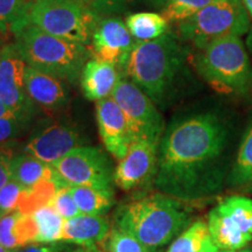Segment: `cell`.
<instances>
[{
	"label": "cell",
	"instance_id": "6da1fadb",
	"mask_svg": "<svg viewBox=\"0 0 252 252\" xmlns=\"http://www.w3.org/2000/svg\"><path fill=\"white\" fill-rule=\"evenodd\" d=\"M228 141V126L216 113L172 123L159 144L156 187L185 203L219 195L231 169L224 160Z\"/></svg>",
	"mask_w": 252,
	"mask_h": 252
},
{
	"label": "cell",
	"instance_id": "7a4b0ae2",
	"mask_svg": "<svg viewBox=\"0 0 252 252\" xmlns=\"http://www.w3.org/2000/svg\"><path fill=\"white\" fill-rule=\"evenodd\" d=\"M116 226L130 232L153 252L172 243L190 223L185 202L162 193L145 196L121 206Z\"/></svg>",
	"mask_w": 252,
	"mask_h": 252
},
{
	"label": "cell",
	"instance_id": "3957f363",
	"mask_svg": "<svg viewBox=\"0 0 252 252\" xmlns=\"http://www.w3.org/2000/svg\"><path fill=\"white\" fill-rule=\"evenodd\" d=\"M15 47L30 67L60 80L75 82L89 58V49L82 43L61 39L31 24L14 30Z\"/></svg>",
	"mask_w": 252,
	"mask_h": 252
},
{
	"label": "cell",
	"instance_id": "277c9868",
	"mask_svg": "<svg viewBox=\"0 0 252 252\" xmlns=\"http://www.w3.org/2000/svg\"><path fill=\"white\" fill-rule=\"evenodd\" d=\"M182 62V52L171 34L135 42L124 68L126 75L154 103H162Z\"/></svg>",
	"mask_w": 252,
	"mask_h": 252
},
{
	"label": "cell",
	"instance_id": "5b68a950",
	"mask_svg": "<svg viewBox=\"0 0 252 252\" xmlns=\"http://www.w3.org/2000/svg\"><path fill=\"white\" fill-rule=\"evenodd\" d=\"M99 21V14L87 0H30L14 30L31 24L52 35L88 46Z\"/></svg>",
	"mask_w": 252,
	"mask_h": 252
},
{
	"label": "cell",
	"instance_id": "8992f818",
	"mask_svg": "<svg viewBox=\"0 0 252 252\" xmlns=\"http://www.w3.org/2000/svg\"><path fill=\"white\" fill-rule=\"evenodd\" d=\"M200 74L214 89L224 94H244L252 86V70L239 36L219 39L198 55Z\"/></svg>",
	"mask_w": 252,
	"mask_h": 252
},
{
	"label": "cell",
	"instance_id": "52a82bcc",
	"mask_svg": "<svg viewBox=\"0 0 252 252\" xmlns=\"http://www.w3.org/2000/svg\"><path fill=\"white\" fill-rule=\"evenodd\" d=\"M250 27L242 0H214L179 25L180 35L202 50L214 41L241 36Z\"/></svg>",
	"mask_w": 252,
	"mask_h": 252
},
{
	"label": "cell",
	"instance_id": "ba28073f",
	"mask_svg": "<svg viewBox=\"0 0 252 252\" xmlns=\"http://www.w3.org/2000/svg\"><path fill=\"white\" fill-rule=\"evenodd\" d=\"M208 226L220 251H238L252 242V198L234 195L208 215Z\"/></svg>",
	"mask_w": 252,
	"mask_h": 252
},
{
	"label": "cell",
	"instance_id": "9c48e42d",
	"mask_svg": "<svg viewBox=\"0 0 252 252\" xmlns=\"http://www.w3.org/2000/svg\"><path fill=\"white\" fill-rule=\"evenodd\" d=\"M111 97L124 113L133 141L159 143L165 130L154 102L132 81L121 78Z\"/></svg>",
	"mask_w": 252,
	"mask_h": 252
},
{
	"label": "cell",
	"instance_id": "30bf717a",
	"mask_svg": "<svg viewBox=\"0 0 252 252\" xmlns=\"http://www.w3.org/2000/svg\"><path fill=\"white\" fill-rule=\"evenodd\" d=\"M52 166L65 186L109 189L115 184L112 163L106 153L96 146L76 147Z\"/></svg>",
	"mask_w": 252,
	"mask_h": 252
},
{
	"label": "cell",
	"instance_id": "8fae6325",
	"mask_svg": "<svg viewBox=\"0 0 252 252\" xmlns=\"http://www.w3.org/2000/svg\"><path fill=\"white\" fill-rule=\"evenodd\" d=\"M27 63L15 45L0 49V99L18 119L30 123L36 111L26 90Z\"/></svg>",
	"mask_w": 252,
	"mask_h": 252
},
{
	"label": "cell",
	"instance_id": "7c38bea8",
	"mask_svg": "<svg viewBox=\"0 0 252 252\" xmlns=\"http://www.w3.org/2000/svg\"><path fill=\"white\" fill-rule=\"evenodd\" d=\"M83 140L70 124L50 122L39 125L24 146V153L53 165L76 147L83 146Z\"/></svg>",
	"mask_w": 252,
	"mask_h": 252
},
{
	"label": "cell",
	"instance_id": "4fadbf2b",
	"mask_svg": "<svg viewBox=\"0 0 252 252\" xmlns=\"http://www.w3.org/2000/svg\"><path fill=\"white\" fill-rule=\"evenodd\" d=\"M159 143L133 141L115 169V184L123 190H133L156 176Z\"/></svg>",
	"mask_w": 252,
	"mask_h": 252
},
{
	"label": "cell",
	"instance_id": "5bb4252c",
	"mask_svg": "<svg viewBox=\"0 0 252 252\" xmlns=\"http://www.w3.org/2000/svg\"><path fill=\"white\" fill-rule=\"evenodd\" d=\"M134 45L126 25L118 19L109 18L97 25L89 52L94 59L124 67Z\"/></svg>",
	"mask_w": 252,
	"mask_h": 252
},
{
	"label": "cell",
	"instance_id": "9a60e30c",
	"mask_svg": "<svg viewBox=\"0 0 252 252\" xmlns=\"http://www.w3.org/2000/svg\"><path fill=\"white\" fill-rule=\"evenodd\" d=\"M96 121L106 151L122 160L132 144V138L124 113L112 97L96 102Z\"/></svg>",
	"mask_w": 252,
	"mask_h": 252
},
{
	"label": "cell",
	"instance_id": "2e32d148",
	"mask_svg": "<svg viewBox=\"0 0 252 252\" xmlns=\"http://www.w3.org/2000/svg\"><path fill=\"white\" fill-rule=\"evenodd\" d=\"M58 77L27 65L26 90L36 106L48 110L61 109L68 103V91Z\"/></svg>",
	"mask_w": 252,
	"mask_h": 252
},
{
	"label": "cell",
	"instance_id": "e0dca14e",
	"mask_svg": "<svg viewBox=\"0 0 252 252\" xmlns=\"http://www.w3.org/2000/svg\"><path fill=\"white\" fill-rule=\"evenodd\" d=\"M119 80L115 64L96 59L88 60L81 75L82 91L89 100L98 102L111 97Z\"/></svg>",
	"mask_w": 252,
	"mask_h": 252
},
{
	"label": "cell",
	"instance_id": "ac0fdd59",
	"mask_svg": "<svg viewBox=\"0 0 252 252\" xmlns=\"http://www.w3.org/2000/svg\"><path fill=\"white\" fill-rule=\"evenodd\" d=\"M110 223L104 216L80 214L72 219L64 220L61 242L80 247L96 245L108 237Z\"/></svg>",
	"mask_w": 252,
	"mask_h": 252
},
{
	"label": "cell",
	"instance_id": "d6986e66",
	"mask_svg": "<svg viewBox=\"0 0 252 252\" xmlns=\"http://www.w3.org/2000/svg\"><path fill=\"white\" fill-rule=\"evenodd\" d=\"M11 179L25 189L34 187L45 180H54L63 185L52 165L27 153H20L13 157L11 163Z\"/></svg>",
	"mask_w": 252,
	"mask_h": 252
},
{
	"label": "cell",
	"instance_id": "ffe728a7",
	"mask_svg": "<svg viewBox=\"0 0 252 252\" xmlns=\"http://www.w3.org/2000/svg\"><path fill=\"white\" fill-rule=\"evenodd\" d=\"M226 186L244 194H252V117L244 132Z\"/></svg>",
	"mask_w": 252,
	"mask_h": 252
},
{
	"label": "cell",
	"instance_id": "44dd1931",
	"mask_svg": "<svg viewBox=\"0 0 252 252\" xmlns=\"http://www.w3.org/2000/svg\"><path fill=\"white\" fill-rule=\"evenodd\" d=\"M166 252H220V249L214 242L208 223L198 220L173 239Z\"/></svg>",
	"mask_w": 252,
	"mask_h": 252
},
{
	"label": "cell",
	"instance_id": "7402d4cb",
	"mask_svg": "<svg viewBox=\"0 0 252 252\" xmlns=\"http://www.w3.org/2000/svg\"><path fill=\"white\" fill-rule=\"evenodd\" d=\"M81 214L104 216L115 203L112 188H96L89 186H68Z\"/></svg>",
	"mask_w": 252,
	"mask_h": 252
},
{
	"label": "cell",
	"instance_id": "603a6c76",
	"mask_svg": "<svg viewBox=\"0 0 252 252\" xmlns=\"http://www.w3.org/2000/svg\"><path fill=\"white\" fill-rule=\"evenodd\" d=\"M126 27L137 42H145L165 35L168 31V21L162 14L141 12L128 15L126 19Z\"/></svg>",
	"mask_w": 252,
	"mask_h": 252
},
{
	"label": "cell",
	"instance_id": "cb8c5ba5",
	"mask_svg": "<svg viewBox=\"0 0 252 252\" xmlns=\"http://www.w3.org/2000/svg\"><path fill=\"white\" fill-rule=\"evenodd\" d=\"M64 186L54 180H45L32 188L24 189L19 200L18 210L25 215H32L40 208L49 206L59 188Z\"/></svg>",
	"mask_w": 252,
	"mask_h": 252
},
{
	"label": "cell",
	"instance_id": "d4e9b609",
	"mask_svg": "<svg viewBox=\"0 0 252 252\" xmlns=\"http://www.w3.org/2000/svg\"><path fill=\"white\" fill-rule=\"evenodd\" d=\"M32 216L37 226L36 243L50 244L61 242L64 219L50 204L37 209Z\"/></svg>",
	"mask_w": 252,
	"mask_h": 252
},
{
	"label": "cell",
	"instance_id": "484cf974",
	"mask_svg": "<svg viewBox=\"0 0 252 252\" xmlns=\"http://www.w3.org/2000/svg\"><path fill=\"white\" fill-rule=\"evenodd\" d=\"M213 1L214 0H167L162 17L167 21L181 23Z\"/></svg>",
	"mask_w": 252,
	"mask_h": 252
},
{
	"label": "cell",
	"instance_id": "4316f807",
	"mask_svg": "<svg viewBox=\"0 0 252 252\" xmlns=\"http://www.w3.org/2000/svg\"><path fill=\"white\" fill-rule=\"evenodd\" d=\"M105 239L109 252H153L130 232L124 231L117 226L110 230Z\"/></svg>",
	"mask_w": 252,
	"mask_h": 252
},
{
	"label": "cell",
	"instance_id": "83f0119b",
	"mask_svg": "<svg viewBox=\"0 0 252 252\" xmlns=\"http://www.w3.org/2000/svg\"><path fill=\"white\" fill-rule=\"evenodd\" d=\"M30 0H0V34L13 32L24 17Z\"/></svg>",
	"mask_w": 252,
	"mask_h": 252
},
{
	"label": "cell",
	"instance_id": "f1b7e54d",
	"mask_svg": "<svg viewBox=\"0 0 252 252\" xmlns=\"http://www.w3.org/2000/svg\"><path fill=\"white\" fill-rule=\"evenodd\" d=\"M24 189V187L12 179L0 189V219L17 212L19 200Z\"/></svg>",
	"mask_w": 252,
	"mask_h": 252
},
{
	"label": "cell",
	"instance_id": "f546056e",
	"mask_svg": "<svg viewBox=\"0 0 252 252\" xmlns=\"http://www.w3.org/2000/svg\"><path fill=\"white\" fill-rule=\"evenodd\" d=\"M18 216L19 212H14L0 219V243L11 251H15L21 248L17 230Z\"/></svg>",
	"mask_w": 252,
	"mask_h": 252
},
{
	"label": "cell",
	"instance_id": "4dcf8cb0",
	"mask_svg": "<svg viewBox=\"0 0 252 252\" xmlns=\"http://www.w3.org/2000/svg\"><path fill=\"white\" fill-rule=\"evenodd\" d=\"M50 206L54 208L56 212H58L64 220L72 219V217L80 215L81 214L76 202H75L74 197H72L70 190H69L68 186H64V187L58 189V191H56Z\"/></svg>",
	"mask_w": 252,
	"mask_h": 252
},
{
	"label": "cell",
	"instance_id": "1f68e13d",
	"mask_svg": "<svg viewBox=\"0 0 252 252\" xmlns=\"http://www.w3.org/2000/svg\"><path fill=\"white\" fill-rule=\"evenodd\" d=\"M27 123L18 118H1L0 119V146L9 145L20 137Z\"/></svg>",
	"mask_w": 252,
	"mask_h": 252
},
{
	"label": "cell",
	"instance_id": "d6a6232c",
	"mask_svg": "<svg viewBox=\"0 0 252 252\" xmlns=\"http://www.w3.org/2000/svg\"><path fill=\"white\" fill-rule=\"evenodd\" d=\"M14 156L11 144L0 146V189L11 180V163Z\"/></svg>",
	"mask_w": 252,
	"mask_h": 252
},
{
	"label": "cell",
	"instance_id": "836d02e7",
	"mask_svg": "<svg viewBox=\"0 0 252 252\" xmlns=\"http://www.w3.org/2000/svg\"><path fill=\"white\" fill-rule=\"evenodd\" d=\"M130 0H87V2L98 14H109L113 12H118L125 5L128 4Z\"/></svg>",
	"mask_w": 252,
	"mask_h": 252
},
{
	"label": "cell",
	"instance_id": "e575fe53",
	"mask_svg": "<svg viewBox=\"0 0 252 252\" xmlns=\"http://www.w3.org/2000/svg\"><path fill=\"white\" fill-rule=\"evenodd\" d=\"M13 252H74L70 248L64 244L59 243H50V244H42V243H34L26 245V247L18 249Z\"/></svg>",
	"mask_w": 252,
	"mask_h": 252
},
{
	"label": "cell",
	"instance_id": "d590c367",
	"mask_svg": "<svg viewBox=\"0 0 252 252\" xmlns=\"http://www.w3.org/2000/svg\"><path fill=\"white\" fill-rule=\"evenodd\" d=\"M1 118H17V116L9 110L0 99V119Z\"/></svg>",
	"mask_w": 252,
	"mask_h": 252
},
{
	"label": "cell",
	"instance_id": "8d00e7d4",
	"mask_svg": "<svg viewBox=\"0 0 252 252\" xmlns=\"http://www.w3.org/2000/svg\"><path fill=\"white\" fill-rule=\"evenodd\" d=\"M74 252H103L99 249L96 248V245H90V247H81L78 249H75Z\"/></svg>",
	"mask_w": 252,
	"mask_h": 252
},
{
	"label": "cell",
	"instance_id": "74e56055",
	"mask_svg": "<svg viewBox=\"0 0 252 252\" xmlns=\"http://www.w3.org/2000/svg\"><path fill=\"white\" fill-rule=\"evenodd\" d=\"M242 1H243L244 7L248 11V13L252 17V0H242Z\"/></svg>",
	"mask_w": 252,
	"mask_h": 252
},
{
	"label": "cell",
	"instance_id": "f35d334b",
	"mask_svg": "<svg viewBox=\"0 0 252 252\" xmlns=\"http://www.w3.org/2000/svg\"><path fill=\"white\" fill-rule=\"evenodd\" d=\"M152 1L156 5H163V4H166L167 0H152Z\"/></svg>",
	"mask_w": 252,
	"mask_h": 252
},
{
	"label": "cell",
	"instance_id": "ab89813d",
	"mask_svg": "<svg viewBox=\"0 0 252 252\" xmlns=\"http://www.w3.org/2000/svg\"><path fill=\"white\" fill-rule=\"evenodd\" d=\"M220 252H252V250H250V249H242V250H238V251H220Z\"/></svg>",
	"mask_w": 252,
	"mask_h": 252
},
{
	"label": "cell",
	"instance_id": "60d3db41",
	"mask_svg": "<svg viewBox=\"0 0 252 252\" xmlns=\"http://www.w3.org/2000/svg\"><path fill=\"white\" fill-rule=\"evenodd\" d=\"M0 252H13V251L8 250V249H6V248L4 247V245L0 243Z\"/></svg>",
	"mask_w": 252,
	"mask_h": 252
}]
</instances>
